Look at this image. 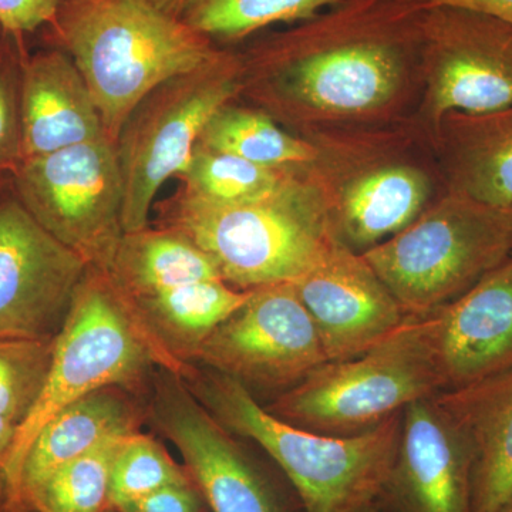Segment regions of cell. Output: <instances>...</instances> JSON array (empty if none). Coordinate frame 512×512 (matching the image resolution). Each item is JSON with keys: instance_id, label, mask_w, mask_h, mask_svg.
I'll return each instance as SVG.
<instances>
[{"instance_id": "cell-7", "label": "cell", "mask_w": 512, "mask_h": 512, "mask_svg": "<svg viewBox=\"0 0 512 512\" xmlns=\"http://www.w3.org/2000/svg\"><path fill=\"white\" fill-rule=\"evenodd\" d=\"M156 360L101 269L89 266L55 339L52 365L39 402L20 424L0 470L9 497L37 431L64 407L87 394L120 386L150 392Z\"/></svg>"}, {"instance_id": "cell-13", "label": "cell", "mask_w": 512, "mask_h": 512, "mask_svg": "<svg viewBox=\"0 0 512 512\" xmlns=\"http://www.w3.org/2000/svg\"><path fill=\"white\" fill-rule=\"evenodd\" d=\"M148 421L180 451L191 483L212 512H289L268 474L188 389L157 367Z\"/></svg>"}, {"instance_id": "cell-22", "label": "cell", "mask_w": 512, "mask_h": 512, "mask_svg": "<svg viewBox=\"0 0 512 512\" xmlns=\"http://www.w3.org/2000/svg\"><path fill=\"white\" fill-rule=\"evenodd\" d=\"M436 397L470 444L471 511L503 512L512 505V370Z\"/></svg>"}, {"instance_id": "cell-27", "label": "cell", "mask_w": 512, "mask_h": 512, "mask_svg": "<svg viewBox=\"0 0 512 512\" xmlns=\"http://www.w3.org/2000/svg\"><path fill=\"white\" fill-rule=\"evenodd\" d=\"M124 436L104 441L89 453L64 464L29 495L25 505L36 512L110 510L111 466Z\"/></svg>"}, {"instance_id": "cell-12", "label": "cell", "mask_w": 512, "mask_h": 512, "mask_svg": "<svg viewBox=\"0 0 512 512\" xmlns=\"http://www.w3.org/2000/svg\"><path fill=\"white\" fill-rule=\"evenodd\" d=\"M512 106V25L471 10L424 9L421 96L413 121L433 140L448 113Z\"/></svg>"}, {"instance_id": "cell-26", "label": "cell", "mask_w": 512, "mask_h": 512, "mask_svg": "<svg viewBox=\"0 0 512 512\" xmlns=\"http://www.w3.org/2000/svg\"><path fill=\"white\" fill-rule=\"evenodd\" d=\"M296 167H265L197 144L177 178L181 190L208 201L238 202L266 197L288 183Z\"/></svg>"}, {"instance_id": "cell-19", "label": "cell", "mask_w": 512, "mask_h": 512, "mask_svg": "<svg viewBox=\"0 0 512 512\" xmlns=\"http://www.w3.org/2000/svg\"><path fill=\"white\" fill-rule=\"evenodd\" d=\"M117 293V292H116ZM251 295L222 279L192 282L136 299H119L157 367L183 376L212 330Z\"/></svg>"}, {"instance_id": "cell-30", "label": "cell", "mask_w": 512, "mask_h": 512, "mask_svg": "<svg viewBox=\"0 0 512 512\" xmlns=\"http://www.w3.org/2000/svg\"><path fill=\"white\" fill-rule=\"evenodd\" d=\"M25 37L3 30L0 35V174L12 175L23 161L20 80Z\"/></svg>"}, {"instance_id": "cell-37", "label": "cell", "mask_w": 512, "mask_h": 512, "mask_svg": "<svg viewBox=\"0 0 512 512\" xmlns=\"http://www.w3.org/2000/svg\"><path fill=\"white\" fill-rule=\"evenodd\" d=\"M360 512H396V511H387L386 508H382L379 505V501L376 503L370 504L369 507H366L365 510Z\"/></svg>"}, {"instance_id": "cell-10", "label": "cell", "mask_w": 512, "mask_h": 512, "mask_svg": "<svg viewBox=\"0 0 512 512\" xmlns=\"http://www.w3.org/2000/svg\"><path fill=\"white\" fill-rule=\"evenodd\" d=\"M20 204L53 237L106 271L123 229V178L107 137L26 158L12 174Z\"/></svg>"}, {"instance_id": "cell-29", "label": "cell", "mask_w": 512, "mask_h": 512, "mask_svg": "<svg viewBox=\"0 0 512 512\" xmlns=\"http://www.w3.org/2000/svg\"><path fill=\"white\" fill-rule=\"evenodd\" d=\"M55 339L0 338V417L18 429L45 389Z\"/></svg>"}, {"instance_id": "cell-16", "label": "cell", "mask_w": 512, "mask_h": 512, "mask_svg": "<svg viewBox=\"0 0 512 512\" xmlns=\"http://www.w3.org/2000/svg\"><path fill=\"white\" fill-rule=\"evenodd\" d=\"M441 392L512 370V256L456 301L421 318Z\"/></svg>"}, {"instance_id": "cell-38", "label": "cell", "mask_w": 512, "mask_h": 512, "mask_svg": "<svg viewBox=\"0 0 512 512\" xmlns=\"http://www.w3.org/2000/svg\"><path fill=\"white\" fill-rule=\"evenodd\" d=\"M503 512H512V505H510L508 508H505Z\"/></svg>"}, {"instance_id": "cell-1", "label": "cell", "mask_w": 512, "mask_h": 512, "mask_svg": "<svg viewBox=\"0 0 512 512\" xmlns=\"http://www.w3.org/2000/svg\"><path fill=\"white\" fill-rule=\"evenodd\" d=\"M407 0H345L239 50V100L298 136L412 119L421 15Z\"/></svg>"}, {"instance_id": "cell-17", "label": "cell", "mask_w": 512, "mask_h": 512, "mask_svg": "<svg viewBox=\"0 0 512 512\" xmlns=\"http://www.w3.org/2000/svg\"><path fill=\"white\" fill-rule=\"evenodd\" d=\"M473 454L434 396L403 410L399 447L382 498L396 512L471 511Z\"/></svg>"}, {"instance_id": "cell-14", "label": "cell", "mask_w": 512, "mask_h": 512, "mask_svg": "<svg viewBox=\"0 0 512 512\" xmlns=\"http://www.w3.org/2000/svg\"><path fill=\"white\" fill-rule=\"evenodd\" d=\"M89 265L0 195V338L55 339Z\"/></svg>"}, {"instance_id": "cell-8", "label": "cell", "mask_w": 512, "mask_h": 512, "mask_svg": "<svg viewBox=\"0 0 512 512\" xmlns=\"http://www.w3.org/2000/svg\"><path fill=\"white\" fill-rule=\"evenodd\" d=\"M239 94V50L222 47L208 62L158 84L131 111L116 141L124 232L150 227L158 192L184 173L208 121Z\"/></svg>"}, {"instance_id": "cell-28", "label": "cell", "mask_w": 512, "mask_h": 512, "mask_svg": "<svg viewBox=\"0 0 512 512\" xmlns=\"http://www.w3.org/2000/svg\"><path fill=\"white\" fill-rule=\"evenodd\" d=\"M191 483L180 466L153 436L138 430L120 440L110 474V508L119 511L168 485Z\"/></svg>"}, {"instance_id": "cell-24", "label": "cell", "mask_w": 512, "mask_h": 512, "mask_svg": "<svg viewBox=\"0 0 512 512\" xmlns=\"http://www.w3.org/2000/svg\"><path fill=\"white\" fill-rule=\"evenodd\" d=\"M198 144L274 168L301 167L316 157L311 140L291 133L265 111L238 100L225 104L212 116Z\"/></svg>"}, {"instance_id": "cell-18", "label": "cell", "mask_w": 512, "mask_h": 512, "mask_svg": "<svg viewBox=\"0 0 512 512\" xmlns=\"http://www.w3.org/2000/svg\"><path fill=\"white\" fill-rule=\"evenodd\" d=\"M23 160L107 137L72 57L50 46L26 52L20 80Z\"/></svg>"}, {"instance_id": "cell-34", "label": "cell", "mask_w": 512, "mask_h": 512, "mask_svg": "<svg viewBox=\"0 0 512 512\" xmlns=\"http://www.w3.org/2000/svg\"><path fill=\"white\" fill-rule=\"evenodd\" d=\"M16 431H18L16 424L0 417V470L5 464L6 457L9 456L10 448H12L13 441H15Z\"/></svg>"}, {"instance_id": "cell-4", "label": "cell", "mask_w": 512, "mask_h": 512, "mask_svg": "<svg viewBox=\"0 0 512 512\" xmlns=\"http://www.w3.org/2000/svg\"><path fill=\"white\" fill-rule=\"evenodd\" d=\"M43 30L82 73L114 144L151 90L222 49L148 0H66Z\"/></svg>"}, {"instance_id": "cell-11", "label": "cell", "mask_w": 512, "mask_h": 512, "mask_svg": "<svg viewBox=\"0 0 512 512\" xmlns=\"http://www.w3.org/2000/svg\"><path fill=\"white\" fill-rule=\"evenodd\" d=\"M325 363L318 329L292 282L252 289L192 359L235 380L259 402L288 392Z\"/></svg>"}, {"instance_id": "cell-40", "label": "cell", "mask_w": 512, "mask_h": 512, "mask_svg": "<svg viewBox=\"0 0 512 512\" xmlns=\"http://www.w3.org/2000/svg\"><path fill=\"white\" fill-rule=\"evenodd\" d=\"M3 33V29H2V26H0V35H2Z\"/></svg>"}, {"instance_id": "cell-2", "label": "cell", "mask_w": 512, "mask_h": 512, "mask_svg": "<svg viewBox=\"0 0 512 512\" xmlns=\"http://www.w3.org/2000/svg\"><path fill=\"white\" fill-rule=\"evenodd\" d=\"M305 138L316 157L303 167L330 229L357 254L399 234L446 192L433 144L413 119Z\"/></svg>"}, {"instance_id": "cell-3", "label": "cell", "mask_w": 512, "mask_h": 512, "mask_svg": "<svg viewBox=\"0 0 512 512\" xmlns=\"http://www.w3.org/2000/svg\"><path fill=\"white\" fill-rule=\"evenodd\" d=\"M181 379L225 429L278 464L305 512H360L382 498L403 412L356 436H328L278 419L241 384L205 367L191 365Z\"/></svg>"}, {"instance_id": "cell-36", "label": "cell", "mask_w": 512, "mask_h": 512, "mask_svg": "<svg viewBox=\"0 0 512 512\" xmlns=\"http://www.w3.org/2000/svg\"><path fill=\"white\" fill-rule=\"evenodd\" d=\"M10 187H12V175L0 174V195L9 191Z\"/></svg>"}, {"instance_id": "cell-21", "label": "cell", "mask_w": 512, "mask_h": 512, "mask_svg": "<svg viewBox=\"0 0 512 512\" xmlns=\"http://www.w3.org/2000/svg\"><path fill=\"white\" fill-rule=\"evenodd\" d=\"M431 144L446 191L512 210V106L448 113Z\"/></svg>"}, {"instance_id": "cell-5", "label": "cell", "mask_w": 512, "mask_h": 512, "mask_svg": "<svg viewBox=\"0 0 512 512\" xmlns=\"http://www.w3.org/2000/svg\"><path fill=\"white\" fill-rule=\"evenodd\" d=\"M154 210V225L187 235L239 291L298 281L338 242L303 165L266 197L208 201L178 188Z\"/></svg>"}, {"instance_id": "cell-33", "label": "cell", "mask_w": 512, "mask_h": 512, "mask_svg": "<svg viewBox=\"0 0 512 512\" xmlns=\"http://www.w3.org/2000/svg\"><path fill=\"white\" fill-rule=\"evenodd\" d=\"M407 2L414 3L423 9L447 6V8L471 10V12L493 16L512 25V0H407Z\"/></svg>"}, {"instance_id": "cell-23", "label": "cell", "mask_w": 512, "mask_h": 512, "mask_svg": "<svg viewBox=\"0 0 512 512\" xmlns=\"http://www.w3.org/2000/svg\"><path fill=\"white\" fill-rule=\"evenodd\" d=\"M104 272L121 299L221 279L211 259L187 235L158 225L124 232Z\"/></svg>"}, {"instance_id": "cell-20", "label": "cell", "mask_w": 512, "mask_h": 512, "mask_svg": "<svg viewBox=\"0 0 512 512\" xmlns=\"http://www.w3.org/2000/svg\"><path fill=\"white\" fill-rule=\"evenodd\" d=\"M137 392L120 386L87 394L56 413L32 440L10 500L25 504L47 477L104 441L141 430L147 404Z\"/></svg>"}, {"instance_id": "cell-35", "label": "cell", "mask_w": 512, "mask_h": 512, "mask_svg": "<svg viewBox=\"0 0 512 512\" xmlns=\"http://www.w3.org/2000/svg\"><path fill=\"white\" fill-rule=\"evenodd\" d=\"M148 2L153 3L161 12L173 16L175 19H180L188 0H148Z\"/></svg>"}, {"instance_id": "cell-25", "label": "cell", "mask_w": 512, "mask_h": 512, "mask_svg": "<svg viewBox=\"0 0 512 512\" xmlns=\"http://www.w3.org/2000/svg\"><path fill=\"white\" fill-rule=\"evenodd\" d=\"M345 0H188L185 25L214 45L232 47L279 23L305 22Z\"/></svg>"}, {"instance_id": "cell-39", "label": "cell", "mask_w": 512, "mask_h": 512, "mask_svg": "<svg viewBox=\"0 0 512 512\" xmlns=\"http://www.w3.org/2000/svg\"><path fill=\"white\" fill-rule=\"evenodd\" d=\"M106 512H117V511L113 510V508H110V510H107Z\"/></svg>"}, {"instance_id": "cell-9", "label": "cell", "mask_w": 512, "mask_h": 512, "mask_svg": "<svg viewBox=\"0 0 512 512\" xmlns=\"http://www.w3.org/2000/svg\"><path fill=\"white\" fill-rule=\"evenodd\" d=\"M437 393L440 383L420 320L410 319L375 348L325 363L264 407L301 429L356 436Z\"/></svg>"}, {"instance_id": "cell-15", "label": "cell", "mask_w": 512, "mask_h": 512, "mask_svg": "<svg viewBox=\"0 0 512 512\" xmlns=\"http://www.w3.org/2000/svg\"><path fill=\"white\" fill-rule=\"evenodd\" d=\"M292 284L328 362L362 355L410 320L363 255L340 242Z\"/></svg>"}, {"instance_id": "cell-6", "label": "cell", "mask_w": 512, "mask_h": 512, "mask_svg": "<svg viewBox=\"0 0 512 512\" xmlns=\"http://www.w3.org/2000/svg\"><path fill=\"white\" fill-rule=\"evenodd\" d=\"M362 255L410 319L426 318L511 258L512 210L446 191Z\"/></svg>"}, {"instance_id": "cell-32", "label": "cell", "mask_w": 512, "mask_h": 512, "mask_svg": "<svg viewBox=\"0 0 512 512\" xmlns=\"http://www.w3.org/2000/svg\"><path fill=\"white\" fill-rule=\"evenodd\" d=\"M201 494L192 483L168 485L117 512H202Z\"/></svg>"}, {"instance_id": "cell-31", "label": "cell", "mask_w": 512, "mask_h": 512, "mask_svg": "<svg viewBox=\"0 0 512 512\" xmlns=\"http://www.w3.org/2000/svg\"><path fill=\"white\" fill-rule=\"evenodd\" d=\"M66 0H0V26L23 36L45 29Z\"/></svg>"}]
</instances>
